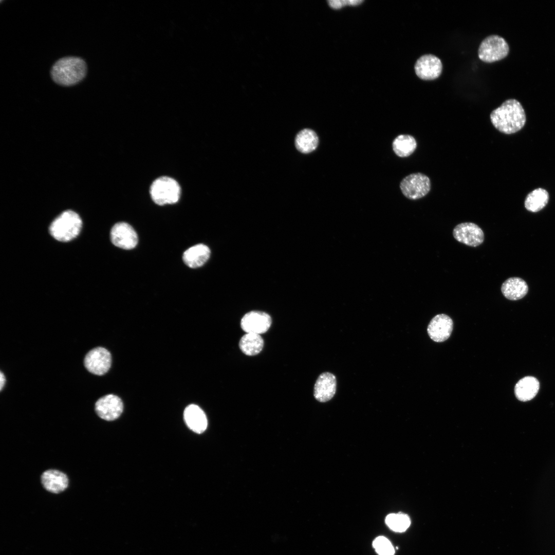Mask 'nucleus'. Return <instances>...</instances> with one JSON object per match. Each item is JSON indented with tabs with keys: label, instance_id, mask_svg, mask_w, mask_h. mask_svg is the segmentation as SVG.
Instances as JSON below:
<instances>
[{
	"label": "nucleus",
	"instance_id": "1",
	"mask_svg": "<svg viewBox=\"0 0 555 555\" xmlns=\"http://www.w3.org/2000/svg\"><path fill=\"white\" fill-rule=\"evenodd\" d=\"M490 118L494 127L506 134L519 131L526 122L525 110L521 104L514 99L505 101L492 111Z\"/></svg>",
	"mask_w": 555,
	"mask_h": 555
},
{
	"label": "nucleus",
	"instance_id": "2",
	"mask_svg": "<svg viewBox=\"0 0 555 555\" xmlns=\"http://www.w3.org/2000/svg\"><path fill=\"white\" fill-rule=\"evenodd\" d=\"M86 72V64L82 59L68 57L59 59L53 64L51 76L57 84L68 86L81 81Z\"/></svg>",
	"mask_w": 555,
	"mask_h": 555
},
{
	"label": "nucleus",
	"instance_id": "3",
	"mask_svg": "<svg viewBox=\"0 0 555 555\" xmlns=\"http://www.w3.org/2000/svg\"><path fill=\"white\" fill-rule=\"evenodd\" d=\"M82 225L80 216L68 210L63 212L53 220L50 225L49 232L55 239L66 242L78 235Z\"/></svg>",
	"mask_w": 555,
	"mask_h": 555
},
{
	"label": "nucleus",
	"instance_id": "4",
	"mask_svg": "<svg viewBox=\"0 0 555 555\" xmlns=\"http://www.w3.org/2000/svg\"><path fill=\"white\" fill-rule=\"evenodd\" d=\"M150 194L153 201L162 206L176 203L179 199L181 188L178 182L168 176L155 179L151 185Z\"/></svg>",
	"mask_w": 555,
	"mask_h": 555
},
{
	"label": "nucleus",
	"instance_id": "5",
	"mask_svg": "<svg viewBox=\"0 0 555 555\" xmlns=\"http://www.w3.org/2000/svg\"><path fill=\"white\" fill-rule=\"evenodd\" d=\"M509 52L508 44L503 38L497 35H491L481 42L478 56L483 62L492 63L503 59Z\"/></svg>",
	"mask_w": 555,
	"mask_h": 555
},
{
	"label": "nucleus",
	"instance_id": "6",
	"mask_svg": "<svg viewBox=\"0 0 555 555\" xmlns=\"http://www.w3.org/2000/svg\"><path fill=\"white\" fill-rule=\"evenodd\" d=\"M400 188L406 198L416 200L424 197L429 192L431 182L429 178L422 173H413L402 180Z\"/></svg>",
	"mask_w": 555,
	"mask_h": 555
},
{
	"label": "nucleus",
	"instance_id": "7",
	"mask_svg": "<svg viewBox=\"0 0 555 555\" xmlns=\"http://www.w3.org/2000/svg\"><path fill=\"white\" fill-rule=\"evenodd\" d=\"M112 363L109 351L102 347H97L89 350L85 355L84 364L90 373L99 376L106 373Z\"/></svg>",
	"mask_w": 555,
	"mask_h": 555
},
{
	"label": "nucleus",
	"instance_id": "8",
	"mask_svg": "<svg viewBox=\"0 0 555 555\" xmlns=\"http://www.w3.org/2000/svg\"><path fill=\"white\" fill-rule=\"evenodd\" d=\"M454 238L466 245L475 247L481 245L484 240V233L476 224L462 223L456 225L453 230Z\"/></svg>",
	"mask_w": 555,
	"mask_h": 555
},
{
	"label": "nucleus",
	"instance_id": "9",
	"mask_svg": "<svg viewBox=\"0 0 555 555\" xmlns=\"http://www.w3.org/2000/svg\"><path fill=\"white\" fill-rule=\"evenodd\" d=\"M95 409L98 416L107 421L114 420L121 415L123 409L121 399L114 394L100 398L95 403Z\"/></svg>",
	"mask_w": 555,
	"mask_h": 555
},
{
	"label": "nucleus",
	"instance_id": "10",
	"mask_svg": "<svg viewBox=\"0 0 555 555\" xmlns=\"http://www.w3.org/2000/svg\"><path fill=\"white\" fill-rule=\"evenodd\" d=\"M270 316L263 311L253 310L246 313L242 318L240 326L246 333L257 334L267 332L271 326Z\"/></svg>",
	"mask_w": 555,
	"mask_h": 555
},
{
	"label": "nucleus",
	"instance_id": "11",
	"mask_svg": "<svg viewBox=\"0 0 555 555\" xmlns=\"http://www.w3.org/2000/svg\"><path fill=\"white\" fill-rule=\"evenodd\" d=\"M110 238L115 246L125 250L133 249L138 243V236L135 230L124 222L118 223L112 227Z\"/></svg>",
	"mask_w": 555,
	"mask_h": 555
},
{
	"label": "nucleus",
	"instance_id": "12",
	"mask_svg": "<svg viewBox=\"0 0 555 555\" xmlns=\"http://www.w3.org/2000/svg\"><path fill=\"white\" fill-rule=\"evenodd\" d=\"M416 75L423 80H432L438 78L442 70L441 60L432 54H424L416 61L415 66Z\"/></svg>",
	"mask_w": 555,
	"mask_h": 555
},
{
	"label": "nucleus",
	"instance_id": "13",
	"mask_svg": "<svg viewBox=\"0 0 555 555\" xmlns=\"http://www.w3.org/2000/svg\"><path fill=\"white\" fill-rule=\"evenodd\" d=\"M453 326V321L449 316L444 313L438 314L431 320L427 331L432 340L442 342L450 337Z\"/></svg>",
	"mask_w": 555,
	"mask_h": 555
},
{
	"label": "nucleus",
	"instance_id": "14",
	"mask_svg": "<svg viewBox=\"0 0 555 555\" xmlns=\"http://www.w3.org/2000/svg\"><path fill=\"white\" fill-rule=\"evenodd\" d=\"M336 387V376L329 372L323 373L318 377L314 385V397L320 402H327L334 396Z\"/></svg>",
	"mask_w": 555,
	"mask_h": 555
},
{
	"label": "nucleus",
	"instance_id": "15",
	"mask_svg": "<svg viewBox=\"0 0 555 555\" xmlns=\"http://www.w3.org/2000/svg\"><path fill=\"white\" fill-rule=\"evenodd\" d=\"M41 483L48 491L53 493H59L67 488L69 480L67 476L63 472L58 470L49 469L42 473Z\"/></svg>",
	"mask_w": 555,
	"mask_h": 555
},
{
	"label": "nucleus",
	"instance_id": "16",
	"mask_svg": "<svg viewBox=\"0 0 555 555\" xmlns=\"http://www.w3.org/2000/svg\"><path fill=\"white\" fill-rule=\"evenodd\" d=\"M183 417L187 425L193 432L200 434L206 430L207 417L198 405L193 404L188 405L184 411Z\"/></svg>",
	"mask_w": 555,
	"mask_h": 555
},
{
	"label": "nucleus",
	"instance_id": "17",
	"mask_svg": "<svg viewBox=\"0 0 555 555\" xmlns=\"http://www.w3.org/2000/svg\"><path fill=\"white\" fill-rule=\"evenodd\" d=\"M540 389V382L534 377L525 376L519 380L514 386L516 398L522 402L532 400Z\"/></svg>",
	"mask_w": 555,
	"mask_h": 555
},
{
	"label": "nucleus",
	"instance_id": "18",
	"mask_svg": "<svg viewBox=\"0 0 555 555\" xmlns=\"http://www.w3.org/2000/svg\"><path fill=\"white\" fill-rule=\"evenodd\" d=\"M211 254L209 248L202 244L194 245L183 253L184 263L191 268H196L203 265L209 260Z\"/></svg>",
	"mask_w": 555,
	"mask_h": 555
},
{
	"label": "nucleus",
	"instance_id": "19",
	"mask_svg": "<svg viewBox=\"0 0 555 555\" xmlns=\"http://www.w3.org/2000/svg\"><path fill=\"white\" fill-rule=\"evenodd\" d=\"M501 291L504 296L510 300H518L524 297L528 291L526 282L521 278L512 277L502 284Z\"/></svg>",
	"mask_w": 555,
	"mask_h": 555
},
{
	"label": "nucleus",
	"instance_id": "20",
	"mask_svg": "<svg viewBox=\"0 0 555 555\" xmlns=\"http://www.w3.org/2000/svg\"><path fill=\"white\" fill-rule=\"evenodd\" d=\"M319 144V138L314 131L309 128H304L299 132L295 139L297 149L304 154H308L314 151Z\"/></svg>",
	"mask_w": 555,
	"mask_h": 555
},
{
	"label": "nucleus",
	"instance_id": "21",
	"mask_svg": "<svg viewBox=\"0 0 555 555\" xmlns=\"http://www.w3.org/2000/svg\"><path fill=\"white\" fill-rule=\"evenodd\" d=\"M264 346V340L259 334L246 333L242 337L239 347L242 351L249 356L259 354Z\"/></svg>",
	"mask_w": 555,
	"mask_h": 555
},
{
	"label": "nucleus",
	"instance_id": "22",
	"mask_svg": "<svg viewBox=\"0 0 555 555\" xmlns=\"http://www.w3.org/2000/svg\"><path fill=\"white\" fill-rule=\"evenodd\" d=\"M393 150L399 157H405L411 155L416 150L417 142L410 135H400L393 141Z\"/></svg>",
	"mask_w": 555,
	"mask_h": 555
},
{
	"label": "nucleus",
	"instance_id": "23",
	"mask_svg": "<svg viewBox=\"0 0 555 555\" xmlns=\"http://www.w3.org/2000/svg\"><path fill=\"white\" fill-rule=\"evenodd\" d=\"M549 194L546 190L542 188L534 190L529 193L525 200L526 209L532 212H536L548 203Z\"/></svg>",
	"mask_w": 555,
	"mask_h": 555
},
{
	"label": "nucleus",
	"instance_id": "24",
	"mask_svg": "<svg viewBox=\"0 0 555 555\" xmlns=\"http://www.w3.org/2000/svg\"><path fill=\"white\" fill-rule=\"evenodd\" d=\"M386 525L393 531L402 532L410 526L411 521L408 515L402 513H391L385 519Z\"/></svg>",
	"mask_w": 555,
	"mask_h": 555
},
{
	"label": "nucleus",
	"instance_id": "25",
	"mask_svg": "<svg viewBox=\"0 0 555 555\" xmlns=\"http://www.w3.org/2000/svg\"><path fill=\"white\" fill-rule=\"evenodd\" d=\"M373 546L379 555H394V548L390 541L384 536H378L374 541Z\"/></svg>",
	"mask_w": 555,
	"mask_h": 555
},
{
	"label": "nucleus",
	"instance_id": "26",
	"mask_svg": "<svg viewBox=\"0 0 555 555\" xmlns=\"http://www.w3.org/2000/svg\"><path fill=\"white\" fill-rule=\"evenodd\" d=\"M363 2L361 0H332L328 1V5L333 9H340L345 6H357Z\"/></svg>",
	"mask_w": 555,
	"mask_h": 555
},
{
	"label": "nucleus",
	"instance_id": "27",
	"mask_svg": "<svg viewBox=\"0 0 555 555\" xmlns=\"http://www.w3.org/2000/svg\"><path fill=\"white\" fill-rule=\"evenodd\" d=\"M6 382V378L2 372L0 374V390L2 391Z\"/></svg>",
	"mask_w": 555,
	"mask_h": 555
}]
</instances>
